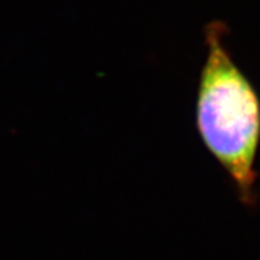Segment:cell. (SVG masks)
<instances>
[{
    "instance_id": "1",
    "label": "cell",
    "mask_w": 260,
    "mask_h": 260,
    "mask_svg": "<svg viewBox=\"0 0 260 260\" xmlns=\"http://www.w3.org/2000/svg\"><path fill=\"white\" fill-rule=\"evenodd\" d=\"M226 29L220 21L205 27L207 52L197 92V127L207 150L234 182L239 198L252 205L260 101L230 55L224 43Z\"/></svg>"
}]
</instances>
